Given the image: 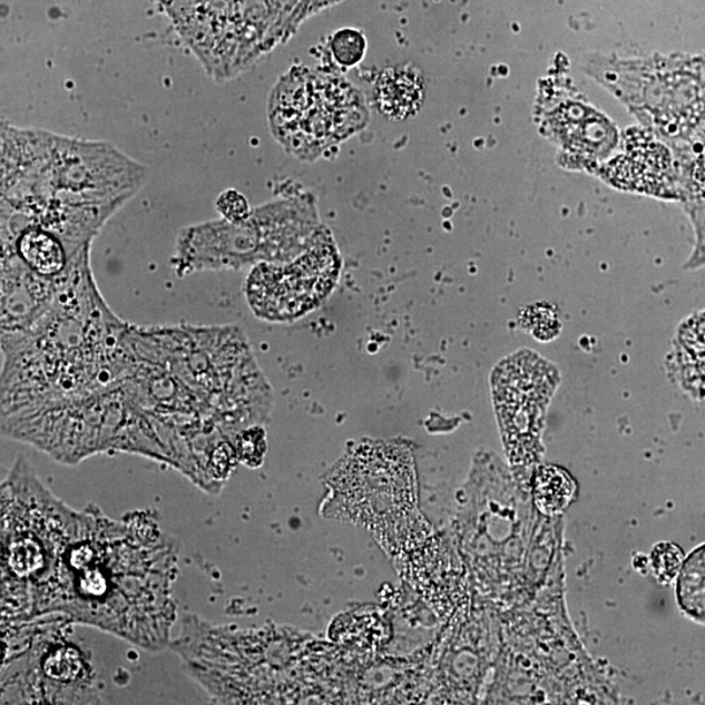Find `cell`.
<instances>
[{
	"label": "cell",
	"mask_w": 705,
	"mask_h": 705,
	"mask_svg": "<svg viewBox=\"0 0 705 705\" xmlns=\"http://www.w3.org/2000/svg\"><path fill=\"white\" fill-rule=\"evenodd\" d=\"M559 382L558 369L532 351L515 353L492 371V399L507 457L527 488L544 457L546 413Z\"/></svg>",
	"instance_id": "5"
},
{
	"label": "cell",
	"mask_w": 705,
	"mask_h": 705,
	"mask_svg": "<svg viewBox=\"0 0 705 705\" xmlns=\"http://www.w3.org/2000/svg\"><path fill=\"white\" fill-rule=\"evenodd\" d=\"M544 130L576 164L603 160L617 146L616 127L580 101H564L545 114Z\"/></svg>",
	"instance_id": "8"
},
{
	"label": "cell",
	"mask_w": 705,
	"mask_h": 705,
	"mask_svg": "<svg viewBox=\"0 0 705 705\" xmlns=\"http://www.w3.org/2000/svg\"><path fill=\"white\" fill-rule=\"evenodd\" d=\"M90 249L75 252L56 233L18 216L2 214V255H12L37 275L65 284L82 264Z\"/></svg>",
	"instance_id": "7"
},
{
	"label": "cell",
	"mask_w": 705,
	"mask_h": 705,
	"mask_svg": "<svg viewBox=\"0 0 705 705\" xmlns=\"http://www.w3.org/2000/svg\"><path fill=\"white\" fill-rule=\"evenodd\" d=\"M337 275L335 248L316 244L293 263L257 265L247 278L248 305L265 321L297 320L327 297Z\"/></svg>",
	"instance_id": "6"
},
{
	"label": "cell",
	"mask_w": 705,
	"mask_h": 705,
	"mask_svg": "<svg viewBox=\"0 0 705 705\" xmlns=\"http://www.w3.org/2000/svg\"><path fill=\"white\" fill-rule=\"evenodd\" d=\"M650 562L658 581L670 584L677 578L685 562L684 551L676 544H657L652 550Z\"/></svg>",
	"instance_id": "14"
},
{
	"label": "cell",
	"mask_w": 705,
	"mask_h": 705,
	"mask_svg": "<svg viewBox=\"0 0 705 705\" xmlns=\"http://www.w3.org/2000/svg\"><path fill=\"white\" fill-rule=\"evenodd\" d=\"M270 119L287 150L310 157L360 130L368 111L363 97L347 82L293 70L273 90Z\"/></svg>",
	"instance_id": "3"
},
{
	"label": "cell",
	"mask_w": 705,
	"mask_h": 705,
	"mask_svg": "<svg viewBox=\"0 0 705 705\" xmlns=\"http://www.w3.org/2000/svg\"><path fill=\"white\" fill-rule=\"evenodd\" d=\"M178 546L147 513L76 511L22 454L2 483V621L62 616L148 650L172 643Z\"/></svg>",
	"instance_id": "1"
},
{
	"label": "cell",
	"mask_w": 705,
	"mask_h": 705,
	"mask_svg": "<svg viewBox=\"0 0 705 705\" xmlns=\"http://www.w3.org/2000/svg\"><path fill=\"white\" fill-rule=\"evenodd\" d=\"M532 495L540 511L546 515L564 512L575 497V482L565 469L556 466L538 467L532 480Z\"/></svg>",
	"instance_id": "12"
},
{
	"label": "cell",
	"mask_w": 705,
	"mask_h": 705,
	"mask_svg": "<svg viewBox=\"0 0 705 705\" xmlns=\"http://www.w3.org/2000/svg\"><path fill=\"white\" fill-rule=\"evenodd\" d=\"M658 146H648L643 143L642 146H627V151L617 158H614L610 165L604 166L603 173H606V179L611 182L614 186L631 189L644 194L662 195L665 193V170L662 165H656V157L662 155L657 151Z\"/></svg>",
	"instance_id": "10"
},
{
	"label": "cell",
	"mask_w": 705,
	"mask_h": 705,
	"mask_svg": "<svg viewBox=\"0 0 705 705\" xmlns=\"http://www.w3.org/2000/svg\"><path fill=\"white\" fill-rule=\"evenodd\" d=\"M234 449L239 461L249 467H260L265 453V435L262 428L253 427L241 430L234 437Z\"/></svg>",
	"instance_id": "16"
},
{
	"label": "cell",
	"mask_w": 705,
	"mask_h": 705,
	"mask_svg": "<svg viewBox=\"0 0 705 705\" xmlns=\"http://www.w3.org/2000/svg\"><path fill=\"white\" fill-rule=\"evenodd\" d=\"M62 285L37 275L18 257L2 255V332L36 329L55 306Z\"/></svg>",
	"instance_id": "9"
},
{
	"label": "cell",
	"mask_w": 705,
	"mask_h": 705,
	"mask_svg": "<svg viewBox=\"0 0 705 705\" xmlns=\"http://www.w3.org/2000/svg\"><path fill=\"white\" fill-rule=\"evenodd\" d=\"M411 453L392 443H370L347 454L330 477L332 518L383 528L414 510Z\"/></svg>",
	"instance_id": "4"
},
{
	"label": "cell",
	"mask_w": 705,
	"mask_h": 705,
	"mask_svg": "<svg viewBox=\"0 0 705 705\" xmlns=\"http://www.w3.org/2000/svg\"><path fill=\"white\" fill-rule=\"evenodd\" d=\"M72 625L56 614L2 621V704L101 702L89 652L67 638Z\"/></svg>",
	"instance_id": "2"
},
{
	"label": "cell",
	"mask_w": 705,
	"mask_h": 705,
	"mask_svg": "<svg viewBox=\"0 0 705 705\" xmlns=\"http://www.w3.org/2000/svg\"><path fill=\"white\" fill-rule=\"evenodd\" d=\"M424 100V82L412 67H391L375 85L379 111L391 120H405L420 111Z\"/></svg>",
	"instance_id": "11"
},
{
	"label": "cell",
	"mask_w": 705,
	"mask_h": 705,
	"mask_svg": "<svg viewBox=\"0 0 705 705\" xmlns=\"http://www.w3.org/2000/svg\"><path fill=\"white\" fill-rule=\"evenodd\" d=\"M676 593L679 609L688 618L705 625V544L682 565Z\"/></svg>",
	"instance_id": "13"
},
{
	"label": "cell",
	"mask_w": 705,
	"mask_h": 705,
	"mask_svg": "<svg viewBox=\"0 0 705 705\" xmlns=\"http://www.w3.org/2000/svg\"><path fill=\"white\" fill-rule=\"evenodd\" d=\"M216 209L227 223L233 224L244 223L252 216V209H249L247 199L241 193L234 192V189H229V192L218 196Z\"/></svg>",
	"instance_id": "17"
},
{
	"label": "cell",
	"mask_w": 705,
	"mask_h": 705,
	"mask_svg": "<svg viewBox=\"0 0 705 705\" xmlns=\"http://www.w3.org/2000/svg\"><path fill=\"white\" fill-rule=\"evenodd\" d=\"M331 49L340 65L354 66L365 56L366 41L358 30L344 29L333 36Z\"/></svg>",
	"instance_id": "15"
}]
</instances>
